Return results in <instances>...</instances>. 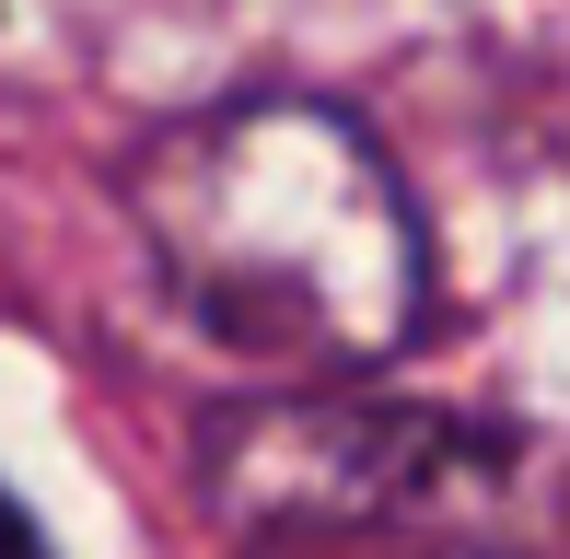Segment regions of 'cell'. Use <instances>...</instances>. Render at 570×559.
Instances as JSON below:
<instances>
[{"label":"cell","mask_w":570,"mask_h":559,"mask_svg":"<svg viewBox=\"0 0 570 559\" xmlns=\"http://www.w3.org/2000/svg\"><path fill=\"white\" fill-rule=\"evenodd\" d=\"M198 490L256 559H548V467L524 431L361 373L210 409Z\"/></svg>","instance_id":"cell-2"},{"label":"cell","mask_w":570,"mask_h":559,"mask_svg":"<svg viewBox=\"0 0 570 559\" xmlns=\"http://www.w3.org/2000/svg\"><path fill=\"white\" fill-rule=\"evenodd\" d=\"M164 292L292 385L384 373L431 326V234L384 140L326 94H233L128 151Z\"/></svg>","instance_id":"cell-1"},{"label":"cell","mask_w":570,"mask_h":559,"mask_svg":"<svg viewBox=\"0 0 570 559\" xmlns=\"http://www.w3.org/2000/svg\"><path fill=\"white\" fill-rule=\"evenodd\" d=\"M0 559H47V537H36V513H23L12 490H0Z\"/></svg>","instance_id":"cell-3"}]
</instances>
